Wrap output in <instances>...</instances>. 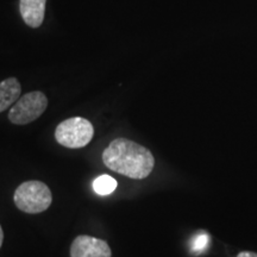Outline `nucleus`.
<instances>
[{"mask_svg": "<svg viewBox=\"0 0 257 257\" xmlns=\"http://www.w3.org/2000/svg\"><path fill=\"white\" fill-rule=\"evenodd\" d=\"M22 86L16 78H9L0 82V113L11 107L21 98Z\"/></svg>", "mask_w": 257, "mask_h": 257, "instance_id": "nucleus-7", "label": "nucleus"}, {"mask_svg": "<svg viewBox=\"0 0 257 257\" xmlns=\"http://www.w3.org/2000/svg\"><path fill=\"white\" fill-rule=\"evenodd\" d=\"M210 245V234L207 232H199L193 237V239L191 240V250L193 253H201L204 252L205 250L208 248Z\"/></svg>", "mask_w": 257, "mask_h": 257, "instance_id": "nucleus-9", "label": "nucleus"}, {"mask_svg": "<svg viewBox=\"0 0 257 257\" xmlns=\"http://www.w3.org/2000/svg\"><path fill=\"white\" fill-rule=\"evenodd\" d=\"M3 242H4V231H3L2 225H0V248H2Z\"/></svg>", "mask_w": 257, "mask_h": 257, "instance_id": "nucleus-11", "label": "nucleus"}, {"mask_svg": "<svg viewBox=\"0 0 257 257\" xmlns=\"http://www.w3.org/2000/svg\"><path fill=\"white\" fill-rule=\"evenodd\" d=\"M47 0H21L19 11L25 24L30 28H40L46 15Z\"/></svg>", "mask_w": 257, "mask_h": 257, "instance_id": "nucleus-6", "label": "nucleus"}, {"mask_svg": "<svg viewBox=\"0 0 257 257\" xmlns=\"http://www.w3.org/2000/svg\"><path fill=\"white\" fill-rule=\"evenodd\" d=\"M48 107V98L40 91L29 92L18 99L9 112V120L15 125H27L35 121Z\"/></svg>", "mask_w": 257, "mask_h": 257, "instance_id": "nucleus-4", "label": "nucleus"}, {"mask_svg": "<svg viewBox=\"0 0 257 257\" xmlns=\"http://www.w3.org/2000/svg\"><path fill=\"white\" fill-rule=\"evenodd\" d=\"M105 166L130 179H146L155 166L152 152L127 138H115L102 153Z\"/></svg>", "mask_w": 257, "mask_h": 257, "instance_id": "nucleus-1", "label": "nucleus"}, {"mask_svg": "<svg viewBox=\"0 0 257 257\" xmlns=\"http://www.w3.org/2000/svg\"><path fill=\"white\" fill-rule=\"evenodd\" d=\"M237 257H257V253L252 251H242L237 255Z\"/></svg>", "mask_w": 257, "mask_h": 257, "instance_id": "nucleus-10", "label": "nucleus"}, {"mask_svg": "<svg viewBox=\"0 0 257 257\" xmlns=\"http://www.w3.org/2000/svg\"><path fill=\"white\" fill-rule=\"evenodd\" d=\"M112 251L107 242L81 234L70 245V257H111Z\"/></svg>", "mask_w": 257, "mask_h": 257, "instance_id": "nucleus-5", "label": "nucleus"}, {"mask_svg": "<svg viewBox=\"0 0 257 257\" xmlns=\"http://www.w3.org/2000/svg\"><path fill=\"white\" fill-rule=\"evenodd\" d=\"M117 181L110 175H100L93 181V189L99 195H108L117 188Z\"/></svg>", "mask_w": 257, "mask_h": 257, "instance_id": "nucleus-8", "label": "nucleus"}, {"mask_svg": "<svg viewBox=\"0 0 257 257\" xmlns=\"http://www.w3.org/2000/svg\"><path fill=\"white\" fill-rule=\"evenodd\" d=\"M14 201L22 212L37 214L49 208L53 202V194L44 182L32 180L18 186L15 191Z\"/></svg>", "mask_w": 257, "mask_h": 257, "instance_id": "nucleus-2", "label": "nucleus"}, {"mask_svg": "<svg viewBox=\"0 0 257 257\" xmlns=\"http://www.w3.org/2000/svg\"><path fill=\"white\" fill-rule=\"evenodd\" d=\"M94 136L91 121L82 117H73L57 125L55 138L57 143L69 149H80L88 146Z\"/></svg>", "mask_w": 257, "mask_h": 257, "instance_id": "nucleus-3", "label": "nucleus"}]
</instances>
